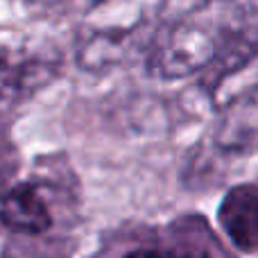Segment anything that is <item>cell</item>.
<instances>
[{
  "label": "cell",
  "instance_id": "cell-1",
  "mask_svg": "<svg viewBox=\"0 0 258 258\" xmlns=\"http://www.w3.org/2000/svg\"><path fill=\"white\" fill-rule=\"evenodd\" d=\"M240 12L229 0H209L163 27L147 52L150 75L181 80L209 71L227 48Z\"/></svg>",
  "mask_w": 258,
  "mask_h": 258
},
{
  "label": "cell",
  "instance_id": "cell-5",
  "mask_svg": "<svg viewBox=\"0 0 258 258\" xmlns=\"http://www.w3.org/2000/svg\"><path fill=\"white\" fill-rule=\"evenodd\" d=\"M0 222L16 233L39 236L52 227L48 202L32 183H16L0 200Z\"/></svg>",
  "mask_w": 258,
  "mask_h": 258
},
{
  "label": "cell",
  "instance_id": "cell-8",
  "mask_svg": "<svg viewBox=\"0 0 258 258\" xmlns=\"http://www.w3.org/2000/svg\"><path fill=\"white\" fill-rule=\"evenodd\" d=\"M100 3H109V0H93V5H100Z\"/></svg>",
  "mask_w": 258,
  "mask_h": 258
},
{
  "label": "cell",
  "instance_id": "cell-6",
  "mask_svg": "<svg viewBox=\"0 0 258 258\" xmlns=\"http://www.w3.org/2000/svg\"><path fill=\"white\" fill-rule=\"evenodd\" d=\"M168 258H233L218 240L206 220L183 218L170 227Z\"/></svg>",
  "mask_w": 258,
  "mask_h": 258
},
{
  "label": "cell",
  "instance_id": "cell-3",
  "mask_svg": "<svg viewBox=\"0 0 258 258\" xmlns=\"http://www.w3.org/2000/svg\"><path fill=\"white\" fill-rule=\"evenodd\" d=\"M59 73V63L52 59L27 52H3L0 54V98L3 100H27L50 84Z\"/></svg>",
  "mask_w": 258,
  "mask_h": 258
},
{
  "label": "cell",
  "instance_id": "cell-4",
  "mask_svg": "<svg viewBox=\"0 0 258 258\" xmlns=\"http://www.w3.org/2000/svg\"><path fill=\"white\" fill-rule=\"evenodd\" d=\"M218 222L236 249L258 251V186L240 183L227 190L218 209Z\"/></svg>",
  "mask_w": 258,
  "mask_h": 258
},
{
  "label": "cell",
  "instance_id": "cell-2",
  "mask_svg": "<svg viewBox=\"0 0 258 258\" xmlns=\"http://www.w3.org/2000/svg\"><path fill=\"white\" fill-rule=\"evenodd\" d=\"M213 141L227 154L258 152V84L227 102L213 132Z\"/></svg>",
  "mask_w": 258,
  "mask_h": 258
},
{
  "label": "cell",
  "instance_id": "cell-7",
  "mask_svg": "<svg viewBox=\"0 0 258 258\" xmlns=\"http://www.w3.org/2000/svg\"><path fill=\"white\" fill-rule=\"evenodd\" d=\"M122 258H163V256L154 249H136V251H129V254Z\"/></svg>",
  "mask_w": 258,
  "mask_h": 258
}]
</instances>
